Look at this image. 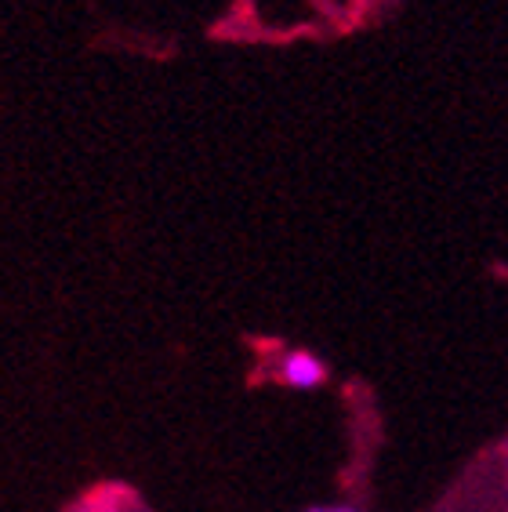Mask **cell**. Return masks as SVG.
Here are the masks:
<instances>
[{"label": "cell", "mask_w": 508, "mask_h": 512, "mask_svg": "<svg viewBox=\"0 0 508 512\" xmlns=\"http://www.w3.org/2000/svg\"><path fill=\"white\" fill-rule=\"evenodd\" d=\"M280 378H284L291 389H316V385L327 378V367H323L313 353H305V349H294V353L284 356Z\"/></svg>", "instance_id": "cell-1"}, {"label": "cell", "mask_w": 508, "mask_h": 512, "mask_svg": "<svg viewBox=\"0 0 508 512\" xmlns=\"http://www.w3.org/2000/svg\"><path fill=\"white\" fill-rule=\"evenodd\" d=\"M309 512H356V509H345V505H338V509H309Z\"/></svg>", "instance_id": "cell-2"}]
</instances>
